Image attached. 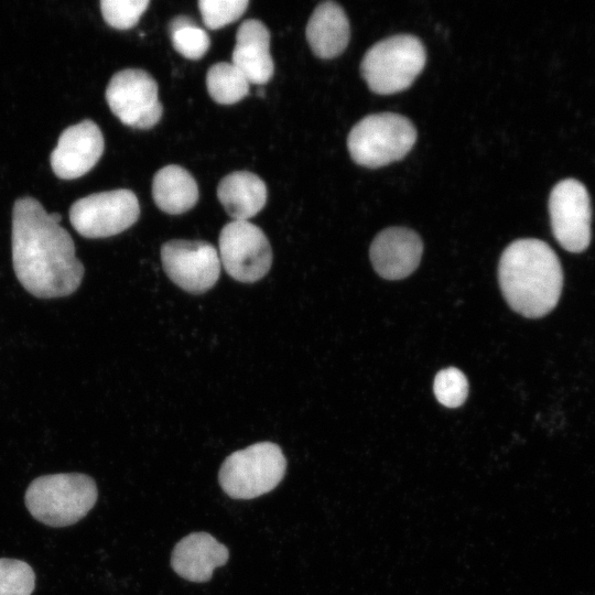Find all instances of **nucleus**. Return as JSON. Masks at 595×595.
<instances>
[{"label": "nucleus", "mask_w": 595, "mask_h": 595, "mask_svg": "<svg viewBox=\"0 0 595 595\" xmlns=\"http://www.w3.org/2000/svg\"><path fill=\"white\" fill-rule=\"evenodd\" d=\"M501 293L509 306L526 317H542L558 304L563 288L561 262L542 240L511 242L498 266Z\"/></svg>", "instance_id": "2"}, {"label": "nucleus", "mask_w": 595, "mask_h": 595, "mask_svg": "<svg viewBox=\"0 0 595 595\" xmlns=\"http://www.w3.org/2000/svg\"><path fill=\"white\" fill-rule=\"evenodd\" d=\"M106 100L123 125L136 129H151L163 113L156 82L139 68L116 73L106 88Z\"/></svg>", "instance_id": "8"}, {"label": "nucleus", "mask_w": 595, "mask_h": 595, "mask_svg": "<svg viewBox=\"0 0 595 595\" xmlns=\"http://www.w3.org/2000/svg\"><path fill=\"white\" fill-rule=\"evenodd\" d=\"M433 390L441 404L447 408H456L466 400L468 382L459 369L450 367L437 372Z\"/></svg>", "instance_id": "22"}, {"label": "nucleus", "mask_w": 595, "mask_h": 595, "mask_svg": "<svg viewBox=\"0 0 595 595\" xmlns=\"http://www.w3.org/2000/svg\"><path fill=\"white\" fill-rule=\"evenodd\" d=\"M150 4L149 0H101L104 20L118 30L133 28Z\"/></svg>", "instance_id": "23"}, {"label": "nucleus", "mask_w": 595, "mask_h": 595, "mask_svg": "<svg viewBox=\"0 0 595 595\" xmlns=\"http://www.w3.org/2000/svg\"><path fill=\"white\" fill-rule=\"evenodd\" d=\"M415 140L416 130L408 118L380 112L366 116L353 127L347 147L359 165L379 167L402 159Z\"/></svg>", "instance_id": "6"}, {"label": "nucleus", "mask_w": 595, "mask_h": 595, "mask_svg": "<svg viewBox=\"0 0 595 595\" xmlns=\"http://www.w3.org/2000/svg\"><path fill=\"white\" fill-rule=\"evenodd\" d=\"M248 4V0H199L198 9L204 24L210 30H217L237 21Z\"/></svg>", "instance_id": "24"}, {"label": "nucleus", "mask_w": 595, "mask_h": 595, "mask_svg": "<svg viewBox=\"0 0 595 595\" xmlns=\"http://www.w3.org/2000/svg\"><path fill=\"white\" fill-rule=\"evenodd\" d=\"M425 60V48L416 36L398 34L374 44L364 55L360 69L372 91L390 95L407 89Z\"/></svg>", "instance_id": "4"}, {"label": "nucleus", "mask_w": 595, "mask_h": 595, "mask_svg": "<svg viewBox=\"0 0 595 595\" xmlns=\"http://www.w3.org/2000/svg\"><path fill=\"white\" fill-rule=\"evenodd\" d=\"M286 459L279 445L259 442L230 454L221 464L218 480L234 499H252L274 489L283 479Z\"/></svg>", "instance_id": "5"}, {"label": "nucleus", "mask_w": 595, "mask_h": 595, "mask_svg": "<svg viewBox=\"0 0 595 595\" xmlns=\"http://www.w3.org/2000/svg\"><path fill=\"white\" fill-rule=\"evenodd\" d=\"M136 194L126 188L94 193L77 199L69 209L73 227L86 238L118 235L139 218Z\"/></svg>", "instance_id": "7"}, {"label": "nucleus", "mask_w": 595, "mask_h": 595, "mask_svg": "<svg viewBox=\"0 0 595 595\" xmlns=\"http://www.w3.org/2000/svg\"><path fill=\"white\" fill-rule=\"evenodd\" d=\"M161 260L167 277L190 293L208 291L219 278L218 251L206 241L170 240L161 247Z\"/></svg>", "instance_id": "10"}, {"label": "nucleus", "mask_w": 595, "mask_h": 595, "mask_svg": "<svg viewBox=\"0 0 595 595\" xmlns=\"http://www.w3.org/2000/svg\"><path fill=\"white\" fill-rule=\"evenodd\" d=\"M350 29L343 8L334 1L320 3L306 25V40L320 58H333L347 46Z\"/></svg>", "instance_id": "16"}, {"label": "nucleus", "mask_w": 595, "mask_h": 595, "mask_svg": "<svg viewBox=\"0 0 595 595\" xmlns=\"http://www.w3.org/2000/svg\"><path fill=\"white\" fill-rule=\"evenodd\" d=\"M422 251V240L415 231L404 227H390L375 237L369 253L380 277L400 280L418 268Z\"/></svg>", "instance_id": "13"}, {"label": "nucleus", "mask_w": 595, "mask_h": 595, "mask_svg": "<svg viewBox=\"0 0 595 595\" xmlns=\"http://www.w3.org/2000/svg\"><path fill=\"white\" fill-rule=\"evenodd\" d=\"M167 31L174 50L187 60L202 58L210 46L206 31L187 15L173 18L167 24Z\"/></svg>", "instance_id": "20"}, {"label": "nucleus", "mask_w": 595, "mask_h": 595, "mask_svg": "<svg viewBox=\"0 0 595 595\" xmlns=\"http://www.w3.org/2000/svg\"><path fill=\"white\" fill-rule=\"evenodd\" d=\"M152 197L164 213L180 215L193 208L198 201V186L184 167L170 164L153 176Z\"/></svg>", "instance_id": "18"}, {"label": "nucleus", "mask_w": 595, "mask_h": 595, "mask_svg": "<svg viewBox=\"0 0 595 595\" xmlns=\"http://www.w3.org/2000/svg\"><path fill=\"white\" fill-rule=\"evenodd\" d=\"M206 87L214 101L232 105L249 94V82L230 62H219L209 67L206 74Z\"/></svg>", "instance_id": "19"}, {"label": "nucleus", "mask_w": 595, "mask_h": 595, "mask_svg": "<svg viewBox=\"0 0 595 595\" xmlns=\"http://www.w3.org/2000/svg\"><path fill=\"white\" fill-rule=\"evenodd\" d=\"M229 558L228 549L206 532H193L181 539L171 555L177 575L191 582L208 581L216 567Z\"/></svg>", "instance_id": "14"}, {"label": "nucleus", "mask_w": 595, "mask_h": 595, "mask_svg": "<svg viewBox=\"0 0 595 595\" xmlns=\"http://www.w3.org/2000/svg\"><path fill=\"white\" fill-rule=\"evenodd\" d=\"M33 197H21L12 209V262L22 286L42 299L74 293L84 277L75 245L60 223Z\"/></svg>", "instance_id": "1"}, {"label": "nucleus", "mask_w": 595, "mask_h": 595, "mask_svg": "<svg viewBox=\"0 0 595 595\" xmlns=\"http://www.w3.org/2000/svg\"><path fill=\"white\" fill-rule=\"evenodd\" d=\"M97 496L96 483L88 475H44L28 487L25 506L37 521L60 528L83 519L95 506Z\"/></svg>", "instance_id": "3"}, {"label": "nucleus", "mask_w": 595, "mask_h": 595, "mask_svg": "<svg viewBox=\"0 0 595 595\" xmlns=\"http://www.w3.org/2000/svg\"><path fill=\"white\" fill-rule=\"evenodd\" d=\"M217 197L226 213L238 221L248 220L266 205V183L249 171L227 174L218 184Z\"/></svg>", "instance_id": "17"}, {"label": "nucleus", "mask_w": 595, "mask_h": 595, "mask_svg": "<svg viewBox=\"0 0 595 595\" xmlns=\"http://www.w3.org/2000/svg\"><path fill=\"white\" fill-rule=\"evenodd\" d=\"M219 259L235 280L252 283L263 278L272 264V249L264 232L255 224L232 220L219 234Z\"/></svg>", "instance_id": "9"}, {"label": "nucleus", "mask_w": 595, "mask_h": 595, "mask_svg": "<svg viewBox=\"0 0 595 595\" xmlns=\"http://www.w3.org/2000/svg\"><path fill=\"white\" fill-rule=\"evenodd\" d=\"M105 149L100 128L89 119L66 128L51 153V165L57 177L74 180L89 172Z\"/></svg>", "instance_id": "12"}, {"label": "nucleus", "mask_w": 595, "mask_h": 595, "mask_svg": "<svg viewBox=\"0 0 595 595\" xmlns=\"http://www.w3.org/2000/svg\"><path fill=\"white\" fill-rule=\"evenodd\" d=\"M552 232L562 248L582 252L591 242L592 208L586 187L574 178L559 182L549 197Z\"/></svg>", "instance_id": "11"}, {"label": "nucleus", "mask_w": 595, "mask_h": 595, "mask_svg": "<svg viewBox=\"0 0 595 595\" xmlns=\"http://www.w3.org/2000/svg\"><path fill=\"white\" fill-rule=\"evenodd\" d=\"M34 586L35 574L26 562L0 559V595H31Z\"/></svg>", "instance_id": "21"}, {"label": "nucleus", "mask_w": 595, "mask_h": 595, "mask_svg": "<svg viewBox=\"0 0 595 595\" xmlns=\"http://www.w3.org/2000/svg\"><path fill=\"white\" fill-rule=\"evenodd\" d=\"M231 63L249 84L263 85L271 79L274 64L270 54V32L261 21L248 19L240 24Z\"/></svg>", "instance_id": "15"}]
</instances>
